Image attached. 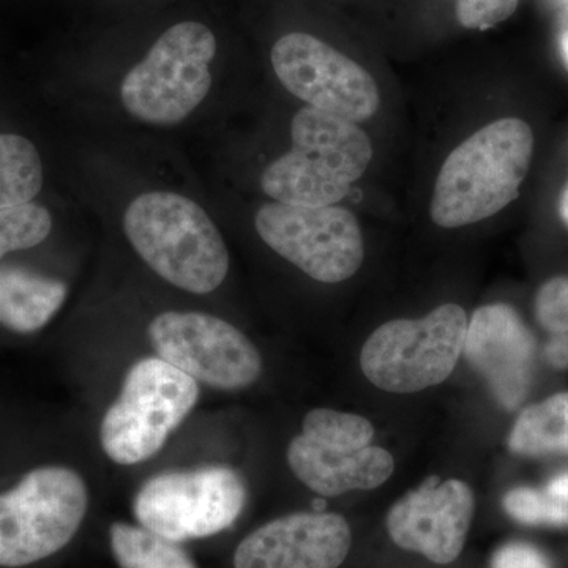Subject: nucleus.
Returning <instances> with one entry per match:
<instances>
[{
  "instance_id": "nucleus-13",
  "label": "nucleus",
  "mask_w": 568,
  "mask_h": 568,
  "mask_svg": "<svg viewBox=\"0 0 568 568\" xmlns=\"http://www.w3.org/2000/svg\"><path fill=\"white\" fill-rule=\"evenodd\" d=\"M353 529L331 511H297L265 523L237 545L234 568H339Z\"/></svg>"
},
{
  "instance_id": "nucleus-21",
  "label": "nucleus",
  "mask_w": 568,
  "mask_h": 568,
  "mask_svg": "<svg viewBox=\"0 0 568 568\" xmlns=\"http://www.w3.org/2000/svg\"><path fill=\"white\" fill-rule=\"evenodd\" d=\"M302 435L323 446L355 452L369 446L375 437V426L357 414L315 409L306 414Z\"/></svg>"
},
{
  "instance_id": "nucleus-6",
  "label": "nucleus",
  "mask_w": 568,
  "mask_h": 568,
  "mask_svg": "<svg viewBox=\"0 0 568 568\" xmlns=\"http://www.w3.org/2000/svg\"><path fill=\"white\" fill-rule=\"evenodd\" d=\"M197 398L196 381L163 358L138 362L100 426L104 454L122 466L155 457Z\"/></svg>"
},
{
  "instance_id": "nucleus-24",
  "label": "nucleus",
  "mask_w": 568,
  "mask_h": 568,
  "mask_svg": "<svg viewBox=\"0 0 568 568\" xmlns=\"http://www.w3.org/2000/svg\"><path fill=\"white\" fill-rule=\"evenodd\" d=\"M519 0H457V20L463 28L488 31L508 20Z\"/></svg>"
},
{
  "instance_id": "nucleus-11",
  "label": "nucleus",
  "mask_w": 568,
  "mask_h": 568,
  "mask_svg": "<svg viewBox=\"0 0 568 568\" xmlns=\"http://www.w3.org/2000/svg\"><path fill=\"white\" fill-rule=\"evenodd\" d=\"M272 67L287 91L335 118L365 122L379 110V89L372 74L310 33H287L276 41Z\"/></svg>"
},
{
  "instance_id": "nucleus-27",
  "label": "nucleus",
  "mask_w": 568,
  "mask_h": 568,
  "mask_svg": "<svg viewBox=\"0 0 568 568\" xmlns=\"http://www.w3.org/2000/svg\"><path fill=\"white\" fill-rule=\"evenodd\" d=\"M559 215L560 220H562V222L566 223V226L568 227V185L566 189H564L562 194H560Z\"/></svg>"
},
{
  "instance_id": "nucleus-22",
  "label": "nucleus",
  "mask_w": 568,
  "mask_h": 568,
  "mask_svg": "<svg viewBox=\"0 0 568 568\" xmlns=\"http://www.w3.org/2000/svg\"><path fill=\"white\" fill-rule=\"evenodd\" d=\"M52 230L51 213L37 204L0 211V260L7 253L32 248L47 241Z\"/></svg>"
},
{
  "instance_id": "nucleus-10",
  "label": "nucleus",
  "mask_w": 568,
  "mask_h": 568,
  "mask_svg": "<svg viewBox=\"0 0 568 568\" xmlns=\"http://www.w3.org/2000/svg\"><path fill=\"white\" fill-rule=\"evenodd\" d=\"M149 338L164 362L222 390L248 387L263 372L253 343L233 324L207 313H162L149 325Z\"/></svg>"
},
{
  "instance_id": "nucleus-4",
  "label": "nucleus",
  "mask_w": 568,
  "mask_h": 568,
  "mask_svg": "<svg viewBox=\"0 0 568 568\" xmlns=\"http://www.w3.org/2000/svg\"><path fill=\"white\" fill-rule=\"evenodd\" d=\"M215 52V36L207 26L179 22L126 73L121 88L123 106L133 118L153 125L182 122L211 91Z\"/></svg>"
},
{
  "instance_id": "nucleus-2",
  "label": "nucleus",
  "mask_w": 568,
  "mask_h": 568,
  "mask_svg": "<svg viewBox=\"0 0 568 568\" xmlns=\"http://www.w3.org/2000/svg\"><path fill=\"white\" fill-rule=\"evenodd\" d=\"M123 231L156 275L189 293H212L230 271L219 227L182 194H141L123 213Z\"/></svg>"
},
{
  "instance_id": "nucleus-19",
  "label": "nucleus",
  "mask_w": 568,
  "mask_h": 568,
  "mask_svg": "<svg viewBox=\"0 0 568 568\" xmlns=\"http://www.w3.org/2000/svg\"><path fill=\"white\" fill-rule=\"evenodd\" d=\"M43 186V164L31 141L0 134V211L31 203Z\"/></svg>"
},
{
  "instance_id": "nucleus-1",
  "label": "nucleus",
  "mask_w": 568,
  "mask_h": 568,
  "mask_svg": "<svg viewBox=\"0 0 568 568\" xmlns=\"http://www.w3.org/2000/svg\"><path fill=\"white\" fill-rule=\"evenodd\" d=\"M534 155L532 129L500 119L467 138L447 156L433 193V222L454 230L487 220L519 196Z\"/></svg>"
},
{
  "instance_id": "nucleus-25",
  "label": "nucleus",
  "mask_w": 568,
  "mask_h": 568,
  "mask_svg": "<svg viewBox=\"0 0 568 568\" xmlns=\"http://www.w3.org/2000/svg\"><path fill=\"white\" fill-rule=\"evenodd\" d=\"M491 568H552L544 552L525 541H510L496 549Z\"/></svg>"
},
{
  "instance_id": "nucleus-17",
  "label": "nucleus",
  "mask_w": 568,
  "mask_h": 568,
  "mask_svg": "<svg viewBox=\"0 0 568 568\" xmlns=\"http://www.w3.org/2000/svg\"><path fill=\"white\" fill-rule=\"evenodd\" d=\"M508 447L526 457L568 454V392L523 410L508 437Z\"/></svg>"
},
{
  "instance_id": "nucleus-8",
  "label": "nucleus",
  "mask_w": 568,
  "mask_h": 568,
  "mask_svg": "<svg viewBox=\"0 0 568 568\" xmlns=\"http://www.w3.org/2000/svg\"><path fill=\"white\" fill-rule=\"evenodd\" d=\"M245 500L242 477L212 466L152 477L134 497L133 511L142 528L181 544L230 529Z\"/></svg>"
},
{
  "instance_id": "nucleus-5",
  "label": "nucleus",
  "mask_w": 568,
  "mask_h": 568,
  "mask_svg": "<svg viewBox=\"0 0 568 568\" xmlns=\"http://www.w3.org/2000/svg\"><path fill=\"white\" fill-rule=\"evenodd\" d=\"M89 508L84 480L69 467H40L0 495V567L32 566L61 551Z\"/></svg>"
},
{
  "instance_id": "nucleus-12",
  "label": "nucleus",
  "mask_w": 568,
  "mask_h": 568,
  "mask_svg": "<svg viewBox=\"0 0 568 568\" xmlns=\"http://www.w3.org/2000/svg\"><path fill=\"white\" fill-rule=\"evenodd\" d=\"M474 511L476 497L469 485L429 477L388 510L387 534L396 547L436 566H450L465 551Z\"/></svg>"
},
{
  "instance_id": "nucleus-3",
  "label": "nucleus",
  "mask_w": 568,
  "mask_h": 568,
  "mask_svg": "<svg viewBox=\"0 0 568 568\" xmlns=\"http://www.w3.org/2000/svg\"><path fill=\"white\" fill-rule=\"evenodd\" d=\"M291 151L261 175L276 203L325 207L345 200L368 170L373 145L354 122L306 106L291 123Z\"/></svg>"
},
{
  "instance_id": "nucleus-7",
  "label": "nucleus",
  "mask_w": 568,
  "mask_h": 568,
  "mask_svg": "<svg viewBox=\"0 0 568 568\" xmlns=\"http://www.w3.org/2000/svg\"><path fill=\"white\" fill-rule=\"evenodd\" d=\"M467 316L457 304L437 306L422 320L377 327L362 347L366 379L392 394H414L444 383L465 347Z\"/></svg>"
},
{
  "instance_id": "nucleus-23",
  "label": "nucleus",
  "mask_w": 568,
  "mask_h": 568,
  "mask_svg": "<svg viewBox=\"0 0 568 568\" xmlns=\"http://www.w3.org/2000/svg\"><path fill=\"white\" fill-rule=\"evenodd\" d=\"M538 323L552 335H568V276H555L536 297Z\"/></svg>"
},
{
  "instance_id": "nucleus-18",
  "label": "nucleus",
  "mask_w": 568,
  "mask_h": 568,
  "mask_svg": "<svg viewBox=\"0 0 568 568\" xmlns=\"http://www.w3.org/2000/svg\"><path fill=\"white\" fill-rule=\"evenodd\" d=\"M112 556L121 568H197L178 541L142 526L118 521L110 529Z\"/></svg>"
},
{
  "instance_id": "nucleus-14",
  "label": "nucleus",
  "mask_w": 568,
  "mask_h": 568,
  "mask_svg": "<svg viewBox=\"0 0 568 568\" xmlns=\"http://www.w3.org/2000/svg\"><path fill=\"white\" fill-rule=\"evenodd\" d=\"M463 354L506 409H517L530 387L536 338L511 306L485 305L467 323Z\"/></svg>"
},
{
  "instance_id": "nucleus-20",
  "label": "nucleus",
  "mask_w": 568,
  "mask_h": 568,
  "mask_svg": "<svg viewBox=\"0 0 568 568\" xmlns=\"http://www.w3.org/2000/svg\"><path fill=\"white\" fill-rule=\"evenodd\" d=\"M503 506L521 525L568 526V473L552 477L544 488L510 489Z\"/></svg>"
},
{
  "instance_id": "nucleus-15",
  "label": "nucleus",
  "mask_w": 568,
  "mask_h": 568,
  "mask_svg": "<svg viewBox=\"0 0 568 568\" xmlns=\"http://www.w3.org/2000/svg\"><path fill=\"white\" fill-rule=\"evenodd\" d=\"M287 463L302 484L325 497L381 487L395 467L394 457L386 448L368 446L345 452L323 446L304 435L294 437L290 444Z\"/></svg>"
},
{
  "instance_id": "nucleus-9",
  "label": "nucleus",
  "mask_w": 568,
  "mask_h": 568,
  "mask_svg": "<svg viewBox=\"0 0 568 568\" xmlns=\"http://www.w3.org/2000/svg\"><path fill=\"white\" fill-rule=\"evenodd\" d=\"M254 226L265 244L316 282H346L364 264V235L347 209L268 203Z\"/></svg>"
},
{
  "instance_id": "nucleus-28",
  "label": "nucleus",
  "mask_w": 568,
  "mask_h": 568,
  "mask_svg": "<svg viewBox=\"0 0 568 568\" xmlns=\"http://www.w3.org/2000/svg\"><path fill=\"white\" fill-rule=\"evenodd\" d=\"M562 54L564 58H566L568 65V32L566 33V36L562 37Z\"/></svg>"
},
{
  "instance_id": "nucleus-26",
  "label": "nucleus",
  "mask_w": 568,
  "mask_h": 568,
  "mask_svg": "<svg viewBox=\"0 0 568 568\" xmlns=\"http://www.w3.org/2000/svg\"><path fill=\"white\" fill-rule=\"evenodd\" d=\"M545 353L549 364L556 368H568V335H552Z\"/></svg>"
},
{
  "instance_id": "nucleus-16",
  "label": "nucleus",
  "mask_w": 568,
  "mask_h": 568,
  "mask_svg": "<svg viewBox=\"0 0 568 568\" xmlns=\"http://www.w3.org/2000/svg\"><path fill=\"white\" fill-rule=\"evenodd\" d=\"M67 297V286L24 268H0V324L33 334L50 323Z\"/></svg>"
}]
</instances>
